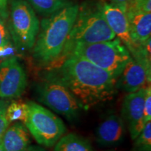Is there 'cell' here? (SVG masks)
<instances>
[{"label": "cell", "instance_id": "cell-1", "mask_svg": "<svg viewBox=\"0 0 151 151\" xmlns=\"http://www.w3.org/2000/svg\"><path fill=\"white\" fill-rule=\"evenodd\" d=\"M50 69L48 76L65 85L85 110L110 101L116 92V79L81 57L69 55Z\"/></svg>", "mask_w": 151, "mask_h": 151}, {"label": "cell", "instance_id": "cell-2", "mask_svg": "<svg viewBox=\"0 0 151 151\" xmlns=\"http://www.w3.org/2000/svg\"><path fill=\"white\" fill-rule=\"evenodd\" d=\"M78 8V4H72L43 19L32 48L36 61L48 66L59 59L76 19Z\"/></svg>", "mask_w": 151, "mask_h": 151}, {"label": "cell", "instance_id": "cell-3", "mask_svg": "<svg viewBox=\"0 0 151 151\" xmlns=\"http://www.w3.org/2000/svg\"><path fill=\"white\" fill-rule=\"evenodd\" d=\"M115 38L116 35L101 11L100 2H85L79 6L76 19L68 36L63 51L55 62L63 59L76 44L102 42Z\"/></svg>", "mask_w": 151, "mask_h": 151}, {"label": "cell", "instance_id": "cell-4", "mask_svg": "<svg viewBox=\"0 0 151 151\" xmlns=\"http://www.w3.org/2000/svg\"><path fill=\"white\" fill-rule=\"evenodd\" d=\"M69 55L83 58L108 71L116 80L132 58L127 47L116 37L102 42L78 43L70 49L65 57Z\"/></svg>", "mask_w": 151, "mask_h": 151}, {"label": "cell", "instance_id": "cell-5", "mask_svg": "<svg viewBox=\"0 0 151 151\" xmlns=\"http://www.w3.org/2000/svg\"><path fill=\"white\" fill-rule=\"evenodd\" d=\"M9 35L17 48L30 50L35 45L40 22L26 0H9Z\"/></svg>", "mask_w": 151, "mask_h": 151}, {"label": "cell", "instance_id": "cell-6", "mask_svg": "<svg viewBox=\"0 0 151 151\" xmlns=\"http://www.w3.org/2000/svg\"><path fill=\"white\" fill-rule=\"evenodd\" d=\"M26 127L39 144L51 148L66 132L63 121L40 104L29 101Z\"/></svg>", "mask_w": 151, "mask_h": 151}, {"label": "cell", "instance_id": "cell-7", "mask_svg": "<svg viewBox=\"0 0 151 151\" xmlns=\"http://www.w3.org/2000/svg\"><path fill=\"white\" fill-rule=\"evenodd\" d=\"M37 96L41 103L70 121L78 118L82 109L67 87L49 76L38 85Z\"/></svg>", "mask_w": 151, "mask_h": 151}, {"label": "cell", "instance_id": "cell-8", "mask_svg": "<svg viewBox=\"0 0 151 151\" xmlns=\"http://www.w3.org/2000/svg\"><path fill=\"white\" fill-rule=\"evenodd\" d=\"M27 84V76L16 58L11 57L0 63V98L9 99L20 97Z\"/></svg>", "mask_w": 151, "mask_h": 151}, {"label": "cell", "instance_id": "cell-9", "mask_svg": "<svg viewBox=\"0 0 151 151\" xmlns=\"http://www.w3.org/2000/svg\"><path fill=\"white\" fill-rule=\"evenodd\" d=\"M101 11L107 23L112 29L116 37L127 47L132 56H133L140 46H138L132 40L129 32L126 9L113 2L101 1Z\"/></svg>", "mask_w": 151, "mask_h": 151}, {"label": "cell", "instance_id": "cell-10", "mask_svg": "<svg viewBox=\"0 0 151 151\" xmlns=\"http://www.w3.org/2000/svg\"><path fill=\"white\" fill-rule=\"evenodd\" d=\"M150 65L132 58L117 78L116 88L128 93L150 85Z\"/></svg>", "mask_w": 151, "mask_h": 151}, {"label": "cell", "instance_id": "cell-11", "mask_svg": "<svg viewBox=\"0 0 151 151\" xmlns=\"http://www.w3.org/2000/svg\"><path fill=\"white\" fill-rule=\"evenodd\" d=\"M146 88L128 93L124 97L122 107V118L127 124L132 139L139 136L144 127L143 106Z\"/></svg>", "mask_w": 151, "mask_h": 151}, {"label": "cell", "instance_id": "cell-12", "mask_svg": "<svg viewBox=\"0 0 151 151\" xmlns=\"http://www.w3.org/2000/svg\"><path fill=\"white\" fill-rule=\"evenodd\" d=\"M125 134V123L123 119L116 114H111L98 125L96 129V139L102 146H116L124 140Z\"/></svg>", "mask_w": 151, "mask_h": 151}, {"label": "cell", "instance_id": "cell-13", "mask_svg": "<svg viewBox=\"0 0 151 151\" xmlns=\"http://www.w3.org/2000/svg\"><path fill=\"white\" fill-rule=\"evenodd\" d=\"M129 32L134 42L139 46L150 39L151 13L126 10Z\"/></svg>", "mask_w": 151, "mask_h": 151}, {"label": "cell", "instance_id": "cell-14", "mask_svg": "<svg viewBox=\"0 0 151 151\" xmlns=\"http://www.w3.org/2000/svg\"><path fill=\"white\" fill-rule=\"evenodd\" d=\"M0 141L5 151H24L30 146L31 138L26 126L16 122L8 127Z\"/></svg>", "mask_w": 151, "mask_h": 151}, {"label": "cell", "instance_id": "cell-15", "mask_svg": "<svg viewBox=\"0 0 151 151\" xmlns=\"http://www.w3.org/2000/svg\"><path fill=\"white\" fill-rule=\"evenodd\" d=\"M54 146V151H95L88 139L73 133L62 136Z\"/></svg>", "mask_w": 151, "mask_h": 151}, {"label": "cell", "instance_id": "cell-16", "mask_svg": "<svg viewBox=\"0 0 151 151\" xmlns=\"http://www.w3.org/2000/svg\"><path fill=\"white\" fill-rule=\"evenodd\" d=\"M34 10L45 16L58 12L72 4L70 0H26Z\"/></svg>", "mask_w": 151, "mask_h": 151}, {"label": "cell", "instance_id": "cell-17", "mask_svg": "<svg viewBox=\"0 0 151 151\" xmlns=\"http://www.w3.org/2000/svg\"><path fill=\"white\" fill-rule=\"evenodd\" d=\"M28 110L27 103L14 101L7 106L6 116L9 122L21 121L24 123L28 116Z\"/></svg>", "mask_w": 151, "mask_h": 151}, {"label": "cell", "instance_id": "cell-18", "mask_svg": "<svg viewBox=\"0 0 151 151\" xmlns=\"http://www.w3.org/2000/svg\"><path fill=\"white\" fill-rule=\"evenodd\" d=\"M134 148L136 151H151V122L145 124L143 129L136 138Z\"/></svg>", "mask_w": 151, "mask_h": 151}, {"label": "cell", "instance_id": "cell-19", "mask_svg": "<svg viewBox=\"0 0 151 151\" xmlns=\"http://www.w3.org/2000/svg\"><path fill=\"white\" fill-rule=\"evenodd\" d=\"M127 10L151 13V0H130Z\"/></svg>", "mask_w": 151, "mask_h": 151}, {"label": "cell", "instance_id": "cell-20", "mask_svg": "<svg viewBox=\"0 0 151 151\" xmlns=\"http://www.w3.org/2000/svg\"><path fill=\"white\" fill-rule=\"evenodd\" d=\"M143 120L144 124L151 120V87L150 85L146 88L144 106H143Z\"/></svg>", "mask_w": 151, "mask_h": 151}, {"label": "cell", "instance_id": "cell-21", "mask_svg": "<svg viewBox=\"0 0 151 151\" xmlns=\"http://www.w3.org/2000/svg\"><path fill=\"white\" fill-rule=\"evenodd\" d=\"M6 105L3 101H0V141L10 123L6 116Z\"/></svg>", "mask_w": 151, "mask_h": 151}, {"label": "cell", "instance_id": "cell-22", "mask_svg": "<svg viewBox=\"0 0 151 151\" xmlns=\"http://www.w3.org/2000/svg\"><path fill=\"white\" fill-rule=\"evenodd\" d=\"M10 35L9 29L4 22V20L0 17V49L10 44Z\"/></svg>", "mask_w": 151, "mask_h": 151}, {"label": "cell", "instance_id": "cell-23", "mask_svg": "<svg viewBox=\"0 0 151 151\" xmlns=\"http://www.w3.org/2000/svg\"><path fill=\"white\" fill-rule=\"evenodd\" d=\"M9 0H0V17L3 20L9 18Z\"/></svg>", "mask_w": 151, "mask_h": 151}, {"label": "cell", "instance_id": "cell-24", "mask_svg": "<svg viewBox=\"0 0 151 151\" xmlns=\"http://www.w3.org/2000/svg\"><path fill=\"white\" fill-rule=\"evenodd\" d=\"M129 1L130 0H112L111 2L116 4L120 6H121L127 10V6L129 2Z\"/></svg>", "mask_w": 151, "mask_h": 151}, {"label": "cell", "instance_id": "cell-25", "mask_svg": "<svg viewBox=\"0 0 151 151\" xmlns=\"http://www.w3.org/2000/svg\"><path fill=\"white\" fill-rule=\"evenodd\" d=\"M24 151H47L46 149L40 146H29L28 148Z\"/></svg>", "mask_w": 151, "mask_h": 151}, {"label": "cell", "instance_id": "cell-26", "mask_svg": "<svg viewBox=\"0 0 151 151\" xmlns=\"http://www.w3.org/2000/svg\"><path fill=\"white\" fill-rule=\"evenodd\" d=\"M0 151H5L4 148H3L2 145H1V141H0Z\"/></svg>", "mask_w": 151, "mask_h": 151}]
</instances>
